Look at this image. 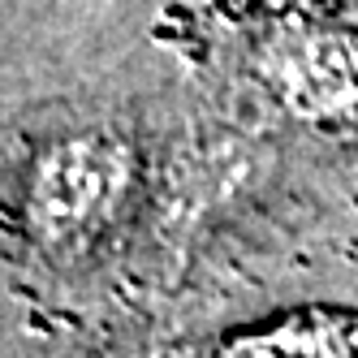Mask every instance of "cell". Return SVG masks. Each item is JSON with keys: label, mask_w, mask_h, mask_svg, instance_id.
I'll use <instances>...</instances> for the list:
<instances>
[{"label": "cell", "mask_w": 358, "mask_h": 358, "mask_svg": "<svg viewBox=\"0 0 358 358\" xmlns=\"http://www.w3.org/2000/svg\"><path fill=\"white\" fill-rule=\"evenodd\" d=\"M121 182V160L104 143H65L35 173V216L52 234L83 229L108 208Z\"/></svg>", "instance_id": "obj_1"}, {"label": "cell", "mask_w": 358, "mask_h": 358, "mask_svg": "<svg viewBox=\"0 0 358 358\" xmlns=\"http://www.w3.org/2000/svg\"><path fill=\"white\" fill-rule=\"evenodd\" d=\"M229 350L238 354H358V324L332 311L285 315L259 332H246Z\"/></svg>", "instance_id": "obj_2"}, {"label": "cell", "mask_w": 358, "mask_h": 358, "mask_svg": "<svg viewBox=\"0 0 358 358\" xmlns=\"http://www.w3.org/2000/svg\"><path fill=\"white\" fill-rule=\"evenodd\" d=\"M354 48L350 43H311L289 61V95L306 108H328V104H345V95L358 91V73H354Z\"/></svg>", "instance_id": "obj_3"}]
</instances>
